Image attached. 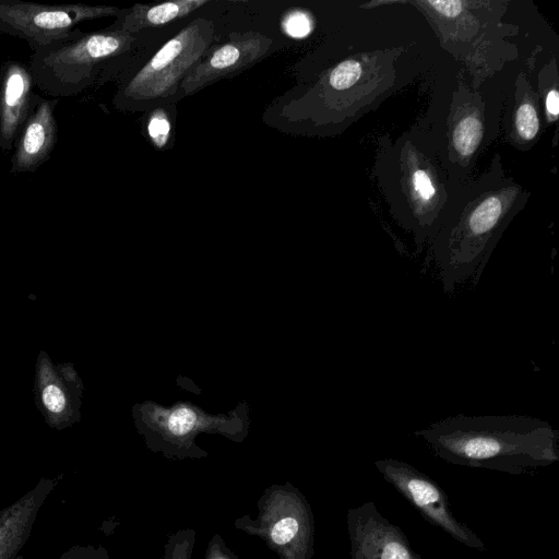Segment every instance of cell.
Returning <instances> with one entry per match:
<instances>
[{"instance_id": "cell-15", "label": "cell", "mask_w": 559, "mask_h": 559, "mask_svg": "<svg viewBox=\"0 0 559 559\" xmlns=\"http://www.w3.org/2000/svg\"><path fill=\"white\" fill-rule=\"evenodd\" d=\"M453 139L462 156L473 154L481 139V122L474 116L462 119L455 127Z\"/></svg>"}, {"instance_id": "cell-9", "label": "cell", "mask_w": 559, "mask_h": 559, "mask_svg": "<svg viewBox=\"0 0 559 559\" xmlns=\"http://www.w3.org/2000/svg\"><path fill=\"white\" fill-rule=\"evenodd\" d=\"M83 383L73 364L55 365L49 355L38 354L34 393L38 409L46 423L58 430L80 420Z\"/></svg>"}, {"instance_id": "cell-4", "label": "cell", "mask_w": 559, "mask_h": 559, "mask_svg": "<svg viewBox=\"0 0 559 559\" xmlns=\"http://www.w3.org/2000/svg\"><path fill=\"white\" fill-rule=\"evenodd\" d=\"M383 479L392 485L433 526L442 530L465 547L485 551L484 542L451 509L443 489L428 475L396 459L373 463Z\"/></svg>"}, {"instance_id": "cell-11", "label": "cell", "mask_w": 559, "mask_h": 559, "mask_svg": "<svg viewBox=\"0 0 559 559\" xmlns=\"http://www.w3.org/2000/svg\"><path fill=\"white\" fill-rule=\"evenodd\" d=\"M57 124L51 102L43 100L29 116L13 156V170L37 168L53 150Z\"/></svg>"}, {"instance_id": "cell-12", "label": "cell", "mask_w": 559, "mask_h": 559, "mask_svg": "<svg viewBox=\"0 0 559 559\" xmlns=\"http://www.w3.org/2000/svg\"><path fill=\"white\" fill-rule=\"evenodd\" d=\"M32 96V78L20 63H11L0 83V143L10 147L27 117Z\"/></svg>"}, {"instance_id": "cell-8", "label": "cell", "mask_w": 559, "mask_h": 559, "mask_svg": "<svg viewBox=\"0 0 559 559\" xmlns=\"http://www.w3.org/2000/svg\"><path fill=\"white\" fill-rule=\"evenodd\" d=\"M134 41V35L118 29L90 33L50 51L43 63L55 79L73 84L88 78L100 63L127 52Z\"/></svg>"}, {"instance_id": "cell-19", "label": "cell", "mask_w": 559, "mask_h": 559, "mask_svg": "<svg viewBox=\"0 0 559 559\" xmlns=\"http://www.w3.org/2000/svg\"><path fill=\"white\" fill-rule=\"evenodd\" d=\"M57 559H110L107 549L102 546L94 545H75L67 549Z\"/></svg>"}, {"instance_id": "cell-16", "label": "cell", "mask_w": 559, "mask_h": 559, "mask_svg": "<svg viewBox=\"0 0 559 559\" xmlns=\"http://www.w3.org/2000/svg\"><path fill=\"white\" fill-rule=\"evenodd\" d=\"M195 539L194 528H182L169 534L159 559H191Z\"/></svg>"}, {"instance_id": "cell-18", "label": "cell", "mask_w": 559, "mask_h": 559, "mask_svg": "<svg viewBox=\"0 0 559 559\" xmlns=\"http://www.w3.org/2000/svg\"><path fill=\"white\" fill-rule=\"evenodd\" d=\"M515 124L519 134L525 140L533 139L539 128V121L535 108L528 104H522L516 111Z\"/></svg>"}, {"instance_id": "cell-22", "label": "cell", "mask_w": 559, "mask_h": 559, "mask_svg": "<svg viewBox=\"0 0 559 559\" xmlns=\"http://www.w3.org/2000/svg\"><path fill=\"white\" fill-rule=\"evenodd\" d=\"M413 185L419 197L429 200L435 194V188L424 170H417L413 175Z\"/></svg>"}, {"instance_id": "cell-20", "label": "cell", "mask_w": 559, "mask_h": 559, "mask_svg": "<svg viewBox=\"0 0 559 559\" xmlns=\"http://www.w3.org/2000/svg\"><path fill=\"white\" fill-rule=\"evenodd\" d=\"M285 31L294 37H302L311 31L309 16L300 11H292L283 22Z\"/></svg>"}, {"instance_id": "cell-2", "label": "cell", "mask_w": 559, "mask_h": 559, "mask_svg": "<svg viewBox=\"0 0 559 559\" xmlns=\"http://www.w3.org/2000/svg\"><path fill=\"white\" fill-rule=\"evenodd\" d=\"M214 24L204 17L191 21L167 40L127 82L119 93V105L131 111L176 104L186 76L212 46Z\"/></svg>"}, {"instance_id": "cell-5", "label": "cell", "mask_w": 559, "mask_h": 559, "mask_svg": "<svg viewBox=\"0 0 559 559\" xmlns=\"http://www.w3.org/2000/svg\"><path fill=\"white\" fill-rule=\"evenodd\" d=\"M120 12L121 9L107 5L0 2V24L32 43L48 45L68 37L83 21L118 16Z\"/></svg>"}, {"instance_id": "cell-3", "label": "cell", "mask_w": 559, "mask_h": 559, "mask_svg": "<svg viewBox=\"0 0 559 559\" xmlns=\"http://www.w3.org/2000/svg\"><path fill=\"white\" fill-rule=\"evenodd\" d=\"M257 510L255 516L237 518L235 528L263 540L280 559H313L314 516L297 487L289 481L266 487Z\"/></svg>"}, {"instance_id": "cell-14", "label": "cell", "mask_w": 559, "mask_h": 559, "mask_svg": "<svg viewBox=\"0 0 559 559\" xmlns=\"http://www.w3.org/2000/svg\"><path fill=\"white\" fill-rule=\"evenodd\" d=\"M144 114L145 130L152 145L159 151L167 148L173 139L175 104L160 105Z\"/></svg>"}, {"instance_id": "cell-7", "label": "cell", "mask_w": 559, "mask_h": 559, "mask_svg": "<svg viewBox=\"0 0 559 559\" xmlns=\"http://www.w3.org/2000/svg\"><path fill=\"white\" fill-rule=\"evenodd\" d=\"M346 526L350 559H423L372 501L348 509Z\"/></svg>"}, {"instance_id": "cell-10", "label": "cell", "mask_w": 559, "mask_h": 559, "mask_svg": "<svg viewBox=\"0 0 559 559\" xmlns=\"http://www.w3.org/2000/svg\"><path fill=\"white\" fill-rule=\"evenodd\" d=\"M55 488V480L43 477L11 504L0 510V559H15L29 538L44 502Z\"/></svg>"}, {"instance_id": "cell-23", "label": "cell", "mask_w": 559, "mask_h": 559, "mask_svg": "<svg viewBox=\"0 0 559 559\" xmlns=\"http://www.w3.org/2000/svg\"><path fill=\"white\" fill-rule=\"evenodd\" d=\"M426 3L433 7L440 14L449 17L457 15L463 5L462 1H428Z\"/></svg>"}, {"instance_id": "cell-17", "label": "cell", "mask_w": 559, "mask_h": 559, "mask_svg": "<svg viewBox=\"0 0 559 559\" xmlns=\"http://www.w3.org/2000/svg\"><path fill=\"white\" fill-rule=\"evenodd\" d=\"M361 67L355 60H345L337 64L330 73L329 83L335 90H345L352 86L360 76Z\"/></svg>"}, {"instance_id": "cell-13", "label": "cell", "mask_w": 559, "mask_h": 559, "mask_svg": "<svg viewBox=\"0 0 559 559\" xmlns=\"http://www.w3.org/2000/svg\"><path fill=\"white\" fill-rule=\"evenodd\" d=\"M207 0H174L155 4H134L123 9L117 21L109 27L134 35L148 27L164 26L194 12Z\"/></svg>"}, {"instance_id": "cell-21", "label": "cell", "mask_w": 559, "mask_h": 559, "mask_svg": "<svg viewBox=\"0 0 559 559\" xmlns=\"http://www.w3.org/2000/svg\"><path fill=\"white\" fill-rule=\"evenodd\" d=\"M204 559H239L226 545L219 534H214L207 543Z\"/></svg>"}, {"instance_id": "cell-24", "label": "cell", "mask_w": 559, "mask_h": 559, "mask_svg": "<svg viewBox=\"0 0 559 559\" xmlns=\"http://www.w3.org/2000/svg\"><path fill=\"white\" fill-rule=\"evenodd\" d=\"M546 107L547 111L556 117L559 111V95L556 90H552L548 93L546 98Z\"/></svg>"}, {"instance_id": "cell-6", "label": "cell", "mask_w": 559, "mask_h": 559, "mask_svg": "<svg viewBox=\"0 0 559 559\" xmlns=\"http://www.w3.org/2000/svg\"><path fill=\"white\" fill-rule=\"evenodd\" d=\"M272 38L259 32L233 33L229 39L210 47L180 86V98L233 78L259 62L269 52Z\"/></svg>"}, {"instance_id": "cell-1", "label": "cell", "mask_w": 559, "mask_h": 559, "mask_svg": "<svg viewBox=\"0 0 559 559\" xmlns=\"http://www.w3.org/2000/svg\"><path fill=\"white\" fill-rule=\"evenodd\" d=\"M414 436L435 456L471 468L534 475L559 461V431L530 416L460 414Z\"/></svg>"}]
</instances>
